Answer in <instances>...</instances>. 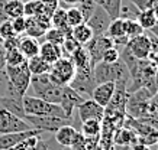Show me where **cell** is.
<instances>
[{
	"label": "cell",
	"mask_w": 158,
	"mask_h": 150,
	"mask_svg": "<svg viewBox=\"0 0 158 150\" xmlns=\"http://www.w3.org/2000/svg\"><path fill=\"white\" fill-rule=\"evenodd\" d=\"M93 75L96 79V84L102 83H118V81H125L129 85V71L125 65L122 59H118L113 63H107L105 61L97 62L93 67Z\"/></svg>",
	"instance_id": "cell-1"
},
{
	"label": "cell",
	"mask_w": 158,
	"mask_h": 150,
	"mask_svg": "<svg viewBox=\"0 0 158 150\" xmlns=\"http://www.w3.org/2000/svg\"><path fill=\"white\" fill-rule=\"evenodd\" d=\"M35 92V97L41 98L44 101L60 104L62 87L57 85L51 81L49 74H41V75H32L31 77V85Z\"/></svg>",
	"instance_id": "cell-2"
},
{
	"label": "cell",
	"mask_w": 158,
	"mask_h": 150,
	"mask_svg": "<svg viewBox=\"0 0 158 150\" xmlns=\"http://www.w3.org/2000/svg\"><path fill=\"white\" fill-rule=\"evenodd\" d=\"M22 106H23L25 114H28V116H57L61 118H68L58 104L44 101L35 95L25 94L22 97ZM70 120H73V118H70Z\"/></svg>",
	"instance_id": "cell-3"
},
{
	"label": "cell",
	"mask_w": 158,
	"mask_h": 150,
	"mask_svg": "<svg viewBox=\"0 0 158 150\" xmlns=\"http://www.w3.org/2000/svg\"><path fill=\"white\" fill-rule=\"evenodd\" d=\"M5 74L16 92L23 97L31 85V77H32L31 71L28 69V63L23 62L16 67H5Z\"/></svg>",
	"instance_id": "cell-4"
},
{
	"label": "cell",
	"mask_w": 158,
	"mask_h": 150,
	"mask_svg": "<svg viewBox=\"0 0 158 150\" xmlns=\"http://www.w3.org/2000/svg\"><path fill=\"white\" fill-rule=\"evenodd\" d=\"M76 75V65L71 61V58L67 56H61L57 62L51 65V71H49V78L54 84L57 85H68L71 83V79Z\"/></svg>",
	"instance_id": "cell-5"
},
{
	"label": "cell",
	"mask_w": 158,
	"mask_h": 150,
	"mask_svg": "<svg viewBox=\"0 0 158 150\" xmlns=\"http://www.w3.org/2000/svg\"><path fill=\"white\" fill-rule=\"evenodd\" d=\"M70 87L80 94L84 100L91 98V92L96 87V79L93 75V68H84V69H76V75L68 84Z\"/></svg>",
	"instance_id": "cell-6"
},
{
	"label": "cell",
	"mask_w": 158,
	"mask_h": 150,
	"mask_svg": "<svg viewBox=\"0 0 158 150\" xmlns=\"http://www.w3.org/2000/svg\"><path fill=\"white\" fill-rule=\"evenodd\" d=\"M23 120L28 123L32 129L44 131H49V133H55L60 127L64 126H71L73 120L70 118H61L57 116H26L23 117Z\"/></svg>",
	"instance_id": "cell-7"
},
{
	"label": "cell",
	"mask_w": 158,
	"mask_h": 150,
	"mask_svg": "<svg viewBox=\"0 0 158 150\" xmlns=\"http://www.w3.org/2000/svg\"><path fill=\"white\" fill-rule=\"evenodd\" d=\"M34 130L23 118H19L0 106V134Z\"/></svg>",
	"instance_id": "cell-8"
},
{
	"label": "cell",
	"mask_w": 158,
	"mask_h": 150,
	"mask_svg": "<svg viewBox=\"0 0 158 150\" xmlns=\"http://www.w3.org/2000/svg\"><path fill=\"white\" fill-rule=\"evenodd\" d=\"M112 46H115V45H113V39L110 38V36H107V35L93 36V39H91L90 42L87 45H84V48L87 49L89 56H90L91 67H94L97 62H100L105 51L112 48Z\"/></svg>",
	"instance_id": "cell-9"
},
{
	"label": "cell",
	"mask_w": 158,
	"mask_h": 150,
	"mask_svg": "<svg viewBox=\"0 0 158 150\" xmlns=\"http://www.w3.org/2000/svg\"><path fill=\"white\" fill-rule=\"evenodd\" d=\"M110 22H112V19L105 12V9L97 5L94 12H93V15L90 16V19L87 20L86 23L89 25V28L93 32V36H102V35H106Z\"/></svg>",
	"instance_id": "cell-10"
},
{
	"label": "cell",
	"mask_w": 158,
	"mask_h": 150,
	"mask_svg": "<svg viewBox=\"0 0 158 150\" xmlns=\"http://www.w3.org/2000/svg\"><path fill=\"white\" fill-rule=\"evenodd\" d=\"M83 101H84V98H83L80 94H77L70 85H64L58 106L62 108V111L65 113V116H67L68 118H73V111H74Z\"/></svg>",
	"instance_id": "cell-11"
},
{
	"label": "cell",
	"mask_w": 158,
	"mask_h": 150,
	"mask_svg": "<svg viewBox=\"0 0 158 150\" xmlns=\"http://www.w3.org/2000/svg\"><path fill=\"white\" fill-rule=\"evenodd\" d=\"M126 48L129 49V52L134 55L136 59L139 61H145V59L149 58L151 55V44H149V39L147 36V33H142L139 36H135V38H131L128 40V45Z\"/></svg>",
	"instance_id": "cell-12"
},
{
	"label": "cell",
	"mask_w": 158,
	"mask_h": 150,
	"mask_svg": "<svg viewBox=\"0 0 158 150\" xmlns=\"http://www.w3.org/2000/svg\"><path fill=\"white\" fill-rule=\"evenodd\" d=\"M76 110H77V116L81 120V123L83 121H87V120L102 121L105 118V108L102 106H99L96 101H93L91 98L84 100Z\"/></svg>",
	"instance_id": "cell-13"
},
{
	"label": "cell",
	"mask_w": 158,
	"mask_h": 150,
	"mask_svg": "<svg viewBox=\"0 0 158 150\" xmlns=\"http://www.w3.org/2000/svg\"><path fill=\"white\" fill-rule=\"evenodd\" d=\"M42 134L41 130H28V131H18V133H5L0 134V150H9L13 146H16L18 143H20L22 140L28 139L31 136H39Z\"/></svg>",
	"instance_id": "cell-14"
},
{
	"label": "cell",
	"mask_w": 158,
	"mask_h": 150,
	"mask_svg": "<svg viewBox=\"0 0 158 150\" xmlns=\"http://www.w3.org/2000/svg\"><path fill=\"white\" fill-rule=\"evenodd\" d=\"M115 90H116V84L115 83H102V84H97L93 92H91V100L96 101L99 106H102L105 108L107 104L110 102L113 94H115Z\"/></svg>",
	"instance_id": "cell-15"
},
{
	"label": "cell",
	"mask_w": 158,
	"mask_h": 150,
	"mask_svg": "<svg viewBox=\"0 0 158 150\" xmlns=\"http://www.w3.org/2000/svg\"><path fill=\"white\" fill-rule=\"evenodd\" d=\"M54 140L57 141L60 146L62 147H71L74 140H76L77 134H78V130H76V127L71 126H64L60 127L55 133H54Z\"/></svg>",
	"instance_id": "cell-16"
},
{
	"label": "cell",
	"mask_w": 158,
	"mask_h": 150,
	"mask_svg": "<svg viewBox=\"0 0 158 150\" xmlns=\"http://www.w3.org/2000/svg\"><path fill=\"white\" fill-rule=\"evenodd\" d=\"M26 19V29L25 33L31 36V38L38 39L45 35V32L48 30L49 23L44 22V20L38 19V17H25Z\"/></svg>",
	"instance_id": "cell-17"
},
{
	"label": "cell",
	"mask_w": 158,
	"mask_h": 150,
	"mask_svg": "<svg viewBox=\"0 0 158 150\" xmlns=\"http://www.w3.org/2000/svg\"><path fill=\"white\" fill-rule=\"evenodd\" d=\"M0 106L6 108L7 111L15 114L19 118H23L26 114L23 111V106H22V97H6V95H0Z\"/></svg>",
	"instance_id": "cell-18"
},
{
	"label": "cell",
	"mask_w": 158,
	"mask_h": 150,
	"mask_svg": "<svg viewBox=\"0 0 158 150\" xmlns=\"http://www.w3.org/2000/svg\"><path fill=\"white\" fill-rule=\"evenodd\" d=\"M41 58H44L48 63L52 65L54 62H57L58 59L62 56L61 48L57 46L54 44H49V42H44V44H39V53Z\"/></svg>",
	"instance_id": "cell-19"
},
{
	"label": "cell",
	"mask_w": 158,
	"mask_h": 150,
	"mask_svg": "<svg viewBox=\"0 0 158 150\" xmlns=\"http://www.w3.org/2000/svg\"><path fill=\"white\" fill-rule=\"evenodd\" d=\"M18 49L20 51V53L23 55L26 59L36 56L39 53V42L35 38L31 36H25V38H19V45Z\"/></svg>",
	"instance_id": "cell-20"
},
{
	"label": "cell",
	"mask_w": 158,
	"mask_h": 150,
	"mask_svg": "<svg viewBox=\"0 0 158 150\" xmlns=\"http://www.w3.org/2000/svg\"><path fill=\"white\" fill-rule=\"evenodd\" d=\"M113 139V144H125V146H132L135 143H138V136L132 129L125 127V129H119L115 133Z\"/></svg>",
	"instance_id": "cell-21"
},
{
	"label": "cell",
	"mask_w": 158,
	"mask_h": 150,
	"mask_svg": "<svg viewBox=\"0 0 158 150\" xmlns=\"http://www.w3.org/2000/svg\"><path fill=\"white\" fill-rule=\"evenodd\" d=\"M71 38L80 46H84L93 39V32H91V29L89 28L87 23H81L76 26V28H71Z\"/></svg>",
	"instance_id": "cell-22"
},
{
	"label": "cell",
	"mask_w": 158,
	"mask_h": 150,
	"mask_svg": "<svg viewBox=\"0 0 158 150\" xmlns=\"http://www.w3.org/2000/svg\"><path fill=\"white\" fill-rule=\"evenodd\" d=\"M28 63V69L31 71L32 75H41V74H49L51 71V63H48L44 58H41L39 55L32 56L26 61Z\"/></svg>",
	"instance_id": "cell-23"
},
{
	"label": "cell",
	"mask_w": 158,
	"mask_h": 150,
	"mask_svg": "<svg viewBox=\"0 0 158 150\" xmlns=\"http://www.w3.org/2000/svg\"><path fill=\"white\" fill-rule=\"evenodd\" d=\"M71 61L76 65V69H84V68H93L91 67V61L89 56V52L84 46H78V48L73 52V55L70 56Z\"/></svg>",
	"instance_id": "cell-24"
},
{
	"label": "cell",
	"mask_w": 158,
	"mask_h": 150,
	"mask_svg": "<svg viewBox=\"0 0 158 150\" xmlns=\"http://www.w3.org/2000/svg\"><path fill=\"white\" fill-rule=\"evenodd\" d=\"M51 25L54 28H58V29L71 35V28L67 23V12L64 7H57L54 10V13L51 15Z\"/></svg>",
	"instance_id": "cell-25"
},
{
	"label": "cell",
	"mask_w": 158,
	"mask_h": 150,
	"mask_svg": "<svg viewBox=\"0 0 158 150\" xmlns=\"http://www.w3.org/2000/svg\"><path fill=\"white\" fill-rule=\"evenodd\" d=\"M23 6L25 3L20 0H7L5 5V15L9 20L16 19L23 16Z\"/></svg>",
	"instance_id": "cell-26"
},
{
	"label": "cell",
	"mask_w": 158,
	"mask_h": 150,
	"mask_svg": "<svg viewBox=\"0 0 158 150\" xmlns=\"http://www.w3.org/2000/svg\"><path fill=\"white\" fill-rule=\"evenodd\" d=\"M136 20H138V23L141 25V28L144 30H151L154 28V25L157 23V19H155L152 9L139 10V13L136 15Z\"/></svg>",
	"instance_id": "cell-27"
},
{
	"label": "cell",
	"mask_w": 158,
	"mask_h": 150,
	"mask_svg": "<svg viewBox=\"0 0 158 150\" xmlns=\"http://www.w3.org/2000/svg\"><path fill=\"white\" fill-rule=\"evenodd\" d=\"M45 13V6L41 0H29L23 6L25 17H36V16ZM47 15V13H45Z\"/></svg>",
	"instance_id": "cell-28"
},
{
	"label": "cell",
	"mask_w": 158,
	"mask_h": 150,
	"mask_svg": "<svg viewBox=\"0 0 158 150\" xmlns=\"http://www.w3.org/2000/svg\"><path fill=\"white\" fill-rule=\"evenodd\" d=\"M84 137H99L102 133V121L99 120H87L83 121L81 131Z\"/></svg>",
	"instance_id": "cell-29"
},
{
	"label": "cell",
	"mask_w": 158,
	"mask_h": 150,
	"mask_svg": "<svg viewBox=\"0 0 158 150\" xmlns=\"http://www.w3.org/2000/svg\"><path fill=\"white\" fill-rule=\"evenodd\" d=\"M44 36L47 38V42L57 45V46H61L62 42L65 40V38H67V36H71V35L52 26V28H48V30L45 32V35H44Z\"/></svg>",
	"instance_id": "cell-30"
},
{
	"label": "cell",
	"mask_w": 158,
	"mask_h": 150,
	"mask_svg": "<svg viewBox=\"0 0 158 150\" xmlns=\"http://www.w3.org/2000/svg\"><path fill=\"white\" fill-rule=\"evenodd\" d=\"M106 35L110 36L112 39L120 38V36H126V32H125V19L116 17V19L112 20L109 25V28H107Z\"/></svg>",
	"instance_id": "cell-31"
},
{
	"label": "cell",
	"mask_w": 158,
	"mask_h": 150,
	"mask_svg": "<svg viewBox=\"0 0 158 150\" xmlns=\"http://www.w3.org/2000/svg\"><path fill=\"white\" fill-rule=\"evenodd\" d=\"M99 6H102L105 12L109 15V17L112 20L119 17L120 15V7H122V0H102V3Z\"/></svg>",
	"instance_id": "cell-32"
},
{
	"label": "cell",
	"mask_w": 158,
	"mask_h": 150,
	"mask_svg": "<svg viewBox=\"0 0 158 150\" xmlns=\"http://www.w3.org/2000/svg\"><path fill=\"white\" fill-rule=\"evenodd\" d=\"M65 12H67V23H68L70 28H76V26H78V25L86 23L84 19H83L81 12L78 10L77 6H71V7H68V9H65Z\"/></svg>",
	"instance_id": "cell-33"
},
{
	"label": "cell",
	"mask_w": 158,
	"mask_h": 150,
	"mask_svg": "<svg viewBox=\"0 0 158 150\" xmlns=\"http://www.w3.org/2000/svg\"><path fill=\"white\" fill-rule=\"evenodd\" d=\"M26 61L28 59L20 53V51L18 48L12 49V51H6V67H16V65L26 62Z\"/></svg>",
	"instance_id": "cell-34"
},
{
	"label": "cell",
	"mask_w": 158,
	"mask_h": 150,
	"mask_svg": "<svg viewBox=\"0 0 158 150\" xmlns=\"http://www.w3.org/2000/svg\"><path fill=\"white\" fill-rule=\"evenodd\" d=\"M125 32H126V36L131 39L142 35L145 30L141 28V25L138 23L136 19H125Z\"/></svg>",
	"instance_id": "cell-35"
},
{
	"label": "cell",
	"mask_w": 158,
	"mask_h": 150,
	"mask_svg": "<svg viewBox=\"0 0 158 150\" xmlns=\"http://www.w3.org/2000/svg\"><path fill=\"white\" fill-rule=\"evenodd\" d=\"M96 3L93 2V0H83V2H80L78 3V10L81 12L83 15V19H84V22H87V20L90 19V16L93 15V12H94V9H96Z\"/></svg>",
	"instance_id": "cell-36"
},
{
	"label": "cell",
	"mask_w": 158,
	"mask_h": 150,
	"mask_svg": "<svg viewBox=\"0 0 158 150\" xmlns=\"http://www.w3.org/2000/svg\"><path fill=\"white\" fill-rule=\"evenodd\" d=\"M78 46H80V45L77 44V42L71 38V36H67V38H65V40L62 42V45L60 46V48H61V52H62V56H67V58H70V56L73 55V52H74Z\"/></svg>",
	"instance_id": "cell-37"
},
{
	"label": "cell",
	"mask_w": 158,
	"mask_h": 150,
	"mask_svg": "<svg viewBox=\"0 0 158 150\" xmlns=\"http://www.w3.org/2000/svg\"><path fill=\"white\" fill-rule=\"evenodd\" d=\"M10 22H12V28H13V32L16 36H20V35L25 33V29H26V19H25V16L12 19Z\"/></svg>",
	"instance_id": "cell-38"
},
{
	"label": "cell",
	"mask_w": 158,
	"mask_h": 150,
	"mask_svg": "<svg viewBox=\"0 0 158 150\" xmlns=\"http://www.w3.org/2000/svg\"><path fill=\"white\" fill-rule=\"evenodd\" d=\"M119 58H120V52L115 48V46H112V48L105 51L103 56H102V61H105V62H107V63H113Z\"/></svg>",
	"instance_id": "cell-39"
},
{
	"label": "cell",
	"mask_w": 158,
	"mask_h": 150,
	"mask_svg": "<svg viewBox=\"0 0 158 150\" xmlns=\"http://www.w3.org/2000/svg\"><path fill=\"white\" fill-rule=\"evenodd\" d=\"M16 36L12 28V22L10 20H5L0 23V39H7V38H13Z\"/></svg>",
	"instance_id": "cell-40"
},
{
	"label": "cell",
	"mask_w": 158,
	"mask_h": 150,
	"mask_svg": "<svg viewBox=\"0 0 158 150\" xmlns=\"http://www.w3.org/2000/svg\"><path fill=\"white\" fill-rule=\"evenodd\" d=\"M131 5H134L138 10H145L152 7V0H128Z\"/></svg>",
	"instance_id": "cell-41"
},
{
	"label": "cell",
	"mask_w": 158,
	"mask_h": 150,
	"mask_svg": "<svg viewBox=\"0 0 158 150\" xmlns=\"http://www.w3.org/2000/svg\"><path fill=\"white\" fill-rule=\"evenodd\" d=\"M147 36H148L149 44H151V51L154 53H158V38L154 33H151L149 30H147Z\"/></svg>",
	"instance_id": "cell-42"
},
{
	"label": "cell",
	"mask_w": 158,
	"mask_h": 150,
	"mask_svg": "<svg viewBox=\"0 0 158 150\" xmlns=\"http://www.w3.org/2000/svg\"><path fill=\"white\" fill-rule=\"evenodd\" d=\"M6 67V51L3 48V39H0V71Z\"/></svg>",
	"instance_id": "cell-43"
},
{
	"label": "cell",
	"mask_w": 158,
	"mask_h": 150,
	"mask_svg": "<svg viewBox=\"0 0 158 150\" xmlns=\"http://www.w3.org/2000/svg\"><path fill=\"white\" fill-rule=\"evenodd\" d=\"M6 2H7V0H0V23H2V22H5V20H9L7 17H6V15H5Z\"/></svg>",
	"instance_id": "cell-44"
},
{
	"label": "cell",
	"mask_w": 158,
	"mask_h": 150,
	"mask_svg": "<svg viewBox=\"0 0 158 150\" xmlns=\"http://www.w3.org/2000/svg\"><path fill=\"white\" fill-rule=\"evenodd\" d=\"M131 147H132V150H151V146L142 144V143H135Z\"/></svg>",
	"instance_id": "cell-45"
},
{
	"label": "cell",
	"mask_w": 158,
	"mask_h": 150,
	"mask_svg": "<svg viewBox=\"0 0 158 150\" xmlns=\"http://www.w3.org/2000/svg\"><path fill=\"white\" fill-rule=\"evenodd\" d=\"M80 2H81V0H61L62 5H64V6H70V7H71V6L78 5Z\"/></svg>",
	"instance_id": "cell-46"
},
{
	"label": "cell",
	"mask_w": 158,
	"mask_h": 150,
	"mask_svg": "<svg viewBox=\"0 0 158 150\" xmlns=\"http://www.w3.org/2000/svg\"><path fill=\"white\" fill-rule=\"evenodd\" d=\"M113 149L115 150H132L131 146H125V144H113Z\"/></svg>",
	"instance_id": "cell-47"
},
{
	"label": "cell",
	"mask_w": 158,
	"mask_h": 150,
	"mask_svg": "<svg viewBox=\"0 0 158 150\" xmlns=\"http://www.w3.org/2000/svg\"><path fill=\"white\" fill-rule=\"evenodd\" d=\"M152 12H154V15H155V19H157V22H158V2H154L152 3Z\"/></svg>",
	"instance_id": "cell-48"
},
{
	"label": "cell",
	"mask_w": 158,
	"mask_h": 150,
	"mask_svg": "<svg viewBox=\"0 0 158 150\" xmlns=\"http://www.w3.org/2000/svg\"><path fill=\"white\" fill-rule=\"evenodd\" d=\"M149 32H151V33H154V35H155V36L158 38V22H157L155 25H154V28H152L151 30H149Z\"/></svg>",
	"instance_id": "cell-49"
},
{
	"label": "cell",
	"mask_w": 158,
	"mask_h": 150,
	"mask_svg": "<svg viewBox=\"0 0 158 150\" xmlns=\"http://www.w3.org/2000/svg\"><path fill=\"white\" fill-rule=\"evenodd\" d=\"M93 2H94L96 5H100V3H102V0H93Z\"/></svg>",
	"instance_id": "cell-50"
},
{
	"label": "cell",
	"mask_w": 158,
	"mask_h": 150,
	"mask_svg": "<svg viewBox=\"0 0 158 150\" xmlns=\"http://www.w3.org/2000/svg\"><path fill=\"white\" fill-rule=\"evenodd\" d=\"M20 2H23V3H26V2H29V0H20Z\"/></svg>",
	"instance_id": "cell-51"
},
{
	"label": "cell",
	"mask_w": 158,
	"mask_h": 150,
	"mask_svg": "<svg viewBox=\"0 0 158 150\" xmlns=\"http://www.w3.org/2000/svg\"><path fill=\"white\" fill-rule=\"evenodd\" d=\"M109 150H115V149H113V146H112V147H110V149Z\"/></svg>",
	"instance_id": "cell-52"
},
{
	"label": "cell",
	"mask_w": 158,
	"mask_h": 150,
	"mask_svg": "<svg viewBox=\"0 0 158 150\" xmlns=\"http://www.w3.org/2000/svg\"><path fill=\"white\" fill-rule=\"evenodd\" d=\"M154 2H158V0H152V3H154Z\"/></svg>",
	"instance_id": "cell-53"
},
{
	"label": "cell",
	"mask_w": 158,
	"mask_h": 150,
	"mask_svg": "<svg viewBox=\"0 0 158 150\" xmlns=\"http://www.w3.org/2000/svg\"><path fill=\"white\" fill-rule=\"evenodd\" d=\"M157 97H158V91H157Z\"/></svg>",
	"instance_id": "cell-54"
},
{
	"label": "cell",
	"mask_w": 158,
	"mask_h": 150,
	"mask_svg": "<svg viewBox=\"0 0 158 150\" xmlns=\"http://www.w3.org/2000/svg\"><path fill=\"white\" fill-rule=\"evenodd\" d=\"M157 147H158V141H157Z\"/></svg>",
	"instance_id": "cell-55"
}]
</instances>
